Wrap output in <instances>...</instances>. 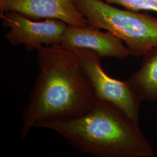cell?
Returning a JSON list of instances; mask_svg holds the SVG:
<instances>
[{
  "label": "cell",
  "mask_w": 157,
  "mask_h": 157,
  "mask_svg": "<svg viewBox=\"0 0 157 157\" xmlns=\"http://www.w3.org/2000/svg\"><path fill=\"white\" fill-rule=\"evenodd\" d=\"M72 50L90 82L97 101L117 108L139 124L141 101L126 81H120L108 76L101 67V57L94 51L84 48Z\"/></svg>",
  "instance_id": "277c9868"
},
{
  "label": "cell",
  "mask_w": 157,
  "mask_h": 157,
  "mask_svg": "<svg viewBox=\"0 0 157 157\" xmlns=\"http://www.w3.org/2000/svg\"><path fill=\"white\" fill-rule=\"evenodd\" d=\"M36 52L38 74L23 110L22 139L39 124L78 117L97 102L73 50L58 44Z\"/></svg>",
  "instance_id": "6da1fadb"
},
{
  "label": "cell",
  "mask_w": 157,
  "mask_h": 157,
  "mask_svg": "<svg viewBox=\"0 0 157 157\" xmlns=\"http://www.w3.org/2000/svg\"><path fill=\"white\" fill-rule=\"evenodd\" d=\"M89 25L107 31L126 44L130 56L140 57L157 45V17L121 10L103 0H73Z\"/></svg>",
  "instance_id": "3957f363"
},
{
  "label": "cell",
  "mask_w": 157,
  "mask_h": 157,
  "mask_svg": "<svg viewBox=\"0 0 157 157\" xmlns=\"http://www.w3.org/2000/svg\"><path fill=\"white\" fill-rule=\"evenodd\" d=\"M126 81L141 101H157V45L143 56L140 67Z\"/></svg>",
  "instance_id": "ba28073f"
},
{
  "label": "cell",
  "mask_w": 157,
  "mask_h": 157,
  "mask_svg": "<svg viewBox=\"0 0 157 157\" xmlns=\"http://www.w3.org/2000/svg\"><path fill=\"white\" fill-rule=\"evenodd\" d=\"M4 28H9L6 39L13 45L23 44L32 52L43 45L58 44L67 25L59 19L39 21L28 18L15 11L0 13Z\"/></svg>",
  "instance_id": "5b68a950"
},
{
  "label": "cell",
  "mask_w": 157,
  "mask_h": 157,
  "mask_svg": "<svg viewBox=\"0 0 157 157\" xmlns=\"http://www.w3.org/2000/svg\"><path fill=\"white\" fill-rule=\"evenodd\" d=\"M78 151L96 157H151L154 149L139 124L112 105L97 101L76 118L44 122Z\"/></svg>",
  "instance_id": "7a4b0ae2"
},
{
  "label": "cell",
  "mask_w": 157,
  "mask_h": 157,
  "mask_svg": "<svg viewBox=\"0 0 157 157\" xmlns=\"http://www.w3.org/2000/svg\"><path fill=\"white\" fill-rule=\"evenodd\" d=\"M110 4H118L135 11H151L157 13V0H103Z\"/></svg>",
  "instance_id": "9c48e42d"
},
{
  "label": "cell",
  "mask_w": 157,
  "mask_h": 157,
  "mask_svg": "<svg viewBox=\"0 0 157 157\" xmlns=\"http://www.w3.org/2000/svg\"><path fill=\"white\" fill-rule=\"evenodd\" d=\"M60 44L71 50L84 48L93 51L101 58L124 59L130 56L121 40L108 31L102 32L100 29L89 25L86 26L67 25Z\"/></svg>",
  "instance_id": "8992f818"
},
{
  "label": "cell",
  "mask_w": 157,
  "mask_h": 157,
  "mask_svg": "<svg viewBox=\"0 0 157 157\" xmlns=\"http://www.w3.org/2000/svg\"><path fill=\"white\" fill-rule=\"evenodd\" d=\"M7 11L17 12L35 21L55 19L74 26L89 25L73 0H0V13Z\"/></svg>",
  "instance_id": "52a82bcc"
}]
</instances>
